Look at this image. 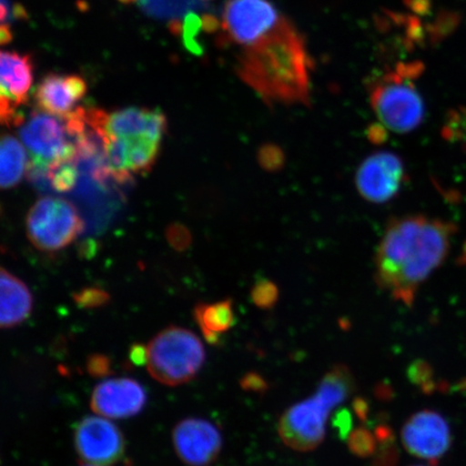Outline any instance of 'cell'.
<instances>
[{
	"mask_svg": "<svg viewBox=\"0 0 466 466\" xmlns=\"http://www.w3.org/2000/svg\"><path fill=\"white\" fill-rule=\"evenodd\" d=\"M241 386L244 390L256 393L266 392L268 390V383L265 379L258 374H255V372H249V374L244 376Z\"/></svg>",
	"mask_w": 466,
	"mask_h": 466,
	"instance_id": "d6a6232c",
	"label": "cell"
},
{
	"mask_svg": "<svg viewBox=\"0 0 466 466\" xmlns=\"http://www.w3.org/2000/svg\"><path fill=\"white\" fill-rule=\"evenodd\" d=\"M347 444L349 451L360 459L374 457L378 448L375 432H371V430L366 427L352 430L348 436Z\"/></svg>",
	"mask_w": 466,
	"mask_h": 466,
	"instance_id": "cb8c5ba5",
	"label": "cell"
},
{
	"mask_svg": "<svg viewBox=\"0 0 466 466\" xmlns=\"http://www.w3.org/2000/svg\"><path fill=\"white\" fill-rule=\"evenodd\" d=\"M84 466H100V465H91V464H86Z\"/></svg>",
	"mask_w": 466,
	"mask_h": 466,
	"instance_id": "f35d334b",
	"label": "cell"
},
{
	"mask_svg": "<svg viewBox=\"0 0 466 466\" xmlns=\"http://www.w3.org/2000/svg\"><path fill=\"white\" fill-rule=\"evenodd\" d=\"M130 360L136 365L147 364V346L133 345L130 349Z\"/></svg>",
	"mask_w": 466,
	"mask_h": 466,
	"instance_id": "836d02e7",
	"label": "cell"
},
{
	"mask_svg": "<svg viewBox=\"0 0 466 466\" xmlns=\"http://www.w3.org/2000/svg\"><path fill=\"white\" fill-rule=\"evenodd\" d=\"M86 80L77 75L49 74L34 92L38 110L66 118L86 95Z\"/></svg>",
	"mask_w": 466,
	"mask_h": 466,
	"instance_id": "2e32d148",
	"label": "cell"
},
{
	"mask_svg": "<svg viewBox=\"0 0 466 466\" xmlns=\"http://www.w3.org/2000/svg\"><path fill=\"white\" fill-rule=\"evenodd\" d=\"M13 40V32L8 26H3L0 28V42L3 45L9 44Z\"/></svg>",
	"mask_w": 466,
	"mask_h": 466,
	"instance_id": "8d00e7d4",
	"label": "cell"
},
{
	"mask_svg": "<svg viewBox=\"0 0 466 466\" xmlns=\"http://www.w3.org/2000/svg\"><path fill=\"white\" fill-rule=\"evenodd\" d=\"M2 104L0 116L3 125L21 127L25 116L19 113L21 105L27 103L34 81V63L28 55L3 51L2 54Z\"/></svg>",
	"mask_w": 466,
	"mask_h": 466,
	"instance_id": "5bb4252c",
	"label": "cell"
},
{
	"mask_svg": "<svg viewBox=\"0 0 466 466\" xmlns=\"http://www.w3.org/2000/svg\"><path fill=\"white\" fill-rule=\"evenodd\" d=\"M457 226L425 215L390 219L375 256V279L392 299L411 307L419 289L444 264Z\"/></svg>",
	"mask_w": 466,
	"mask_h": 466,
	"instance_id": "6da1fadb",
	"label": "cell"
},
{
	"mask_svg": "<svg viewBox=\"0 0 466 466\" xmlns=\"http://www.w3.org/2000/svg\"><path fill=\"white\" fill-rule=\"evenodd\" d=\"M405 450L430 464H439L451 450L452 436L450 424L440 412L424 410L410 418L401 428Z\"/></svg>",
	"mask_w": 466,
	"mask_h": 466,
	"instance_id": "30bf717a",
	"label": "cell"
},
{
	"mask_svg": "<svg viewBox=\"0 0 466 466\" xmlns=\"http://www.w3.org/2000/svg\"><path fill=\"white\" fill-rule=\"evenodd\" d=\"M91 124L102 137H146L162 141L167 131L166 115L159 109L127 107L112 114L93 109Z\"/></svg>",
	"mask_w": 466,
	"mask_h": 466,
	"instance_id": "7c38bea8",
	"label": "cell"
},
{
	"mask_svg": "<svg viewBox=\"0 0 466 466\" xmlns=\"http://www.w3.org/2000/svg\"><path fill=\"white\" fill-rule=\"evenodd\" d=\"M352 422L351 412L348 410L342 408L337 411L333 419V427L341 440H347L349 434L352 432Z\"/></svg>",
	"mask_w": 466,
	"mask_h": 466,
	"instance_id": "4dcf8cb0",
	"label": "cell"
},
{
	"mask_svg": "<svg viewBox=\"0 0 466 466\" xmlns=\"http://www.w3.org/2000/svg\"><path fill=\"white\" fill-rule=\"evenodd\" d=\"M204 362L206 351L200 338L178 326L161 330L147 346L146 366L163 386L178 387L194 380Z\"/></svg>",
	"mask_w": 466,
	"mask_h": 466,
	"instance_id": "277c9868",
	"label": "cell"
},
{
	"mask_svg": "<svg viewBox=\"0 0 466 466\" xmlns=\"http://www.w3.org/2000/svg\"><path fill=\"white\" fill-rule=\"evenodd\" d=\"M406 168L398 155L379 151L366 158L355 175V186L365 200L384 203L394 199L406 182Z\"/></svg>",
	"mask_w": 466,
	"mask_h": 466,
	"instance_id": "8fae6325",
	"label": "cell"
},
{
	"mask_svg": "<svg viewBox=\"0 0 466 466\" xmlns=\"http://www.w3.org/2000/svg\"><path fill=\"white\" fill-rule=\"evenodd\" d=\"M369 138L371 143L382 144L387 139V132L382 126H372L369 130Z\"/></svg>",
	"mask_w": 466,
	"mask_h": 466,
	"instance_id": "d590c367",
	"label": "cell"
},
{
	"mask_svg": "<svg viewBox=\"0 0 466 466\" xmlns=\"http://www.w3.org/2000/svg\"><path fill=\"white\" fill-rule=\"evenodd\" d=\"M79 158L61 161L51 166L46 175L48 186L56 192H68L75 188L78 182Z\"/></svg>",
	"mask_w": 466,
	"mask_h": 466,
	"instance_id": "7402d4cb",
	"label": "cell"
},
{
	"mask_svg": "<svg viewBox=\"0 0 466 466\" xmlns=\"http://www.w3.org/2000/svg\"><path fill=\"white\" fill-rule=\"evenodd\" d=\"M412 466H415V465H412ZM416 466H423V465H416Z\"/></svg>",
	"mask_w": 466,
	"mask_h": 466,
	"instance_id": "ab89813d",
	"label": "cell"
},
{
	"mask_svg": "<svg viewBox=\"0 0 466 466\" xmlns=\"http://www.w3.org/2000/svg\"><path fill=\"white\" fill-rule=\"evenodd\" d=\"M166 237L168 244L177 252H184L191 244V233L182 224H172L167 227Z\"/></svg>",
	"mask_w": 466,
	"mask_h": 466,
	"instance_id": "83f0119b",
	"label": "cell"
},
{
	"mask_svg": "<svg viewBox=\"0 0 466 466\" xmlns=\"http://www.w3.org/2000/svg\"><path fill=\"white\" fill-rule=\"evenodd\" d=\"M378 448L372 457V466H398L400 451L396 444L394 431L389 424H378L375 429Z\"/></svg>",
	"mask_w": 466,
	"mask_h": 466,
	"instance_id": "44dd1931",
	"label": "cell"
},
{
	"mask_svg": "<svg viewBox=\"0 0 466 466\" xmlns=\"http://www.w3.org/2000/svg\"><path fill=\"white\" fill-rule=\"evenodd\" d=\"M2 307L0 325L2 329H14L25 322L33 310V297L26 284L13 273L2 268Z\"/></svg>",
	"mask_w": 466,
	"mask_h": 466,
	"instance_id": "e0dca14e",
	"label": "cell"
},
{
	"mask_svg": "<svg viewBox=\"0 0 466 466\" xmlns=\"http://www.w3.org/2000/svg\"><path fill=\"white\" fill-rule=\"evenodd\" d=\"M194 317L203 337L212 346L219 345L221 338L236 324L235 309L231 299L214 304H198Z\"/></svg>",
	"mask_w": 466,
	"mask_h": 466,
	"instance_id": "ac0fdd59",
	"label": "cell"
},
{
	"mask_svg": "<svg viewBox=\"0 0 466 466\" xmlns=\"http://www.w3.org/2000/svg\"><path fill=\"white\" fill-rule=\"evenodd\" d=\"M74 446L80 461L91 465H113L126 452L124 434L110 419L101 416H87L76 424Z\"/></svg>",
	"mask_w": 466,
	"mask_h": 466,
	"instance_id": "9c48e42d",
	"label": "cell"
},
{
	"mask_svg": "<svg viewBox=\"0 0 466 466\" xmlns=\"http://www.w3.org/2000/svg\"><path fill=\"white\" fill-rule=\"evenodd\" d=\"M27 156L23 143L10 134H4L0 144V184L2 188L15 187L27 173Z\"/></svg>",
	"mask_w": 466,
	"mask_h": 466,
	"instance_id": "d6986e66",
	"label": "cell"
},
{
	"mask_svg": "<svg viewBox=\"0 0 466 466\" xmlns=\"http://www.w3.org/2000/svg\"><path fill=\"white\" fill-rule=\"evenodd\" d=\"M421 72V64L400 63L372 81L370 87L371 108L390 131L405 134L422 124L424 102L415 84Z\"/></svg>",
	"mask_w": 466,
	"mask_h": 466,
	"instance_id": "3957f363",
	"label": "cell"
},
{
	"mask_svg": "<svg viewBox=\"0 0 466 466\" xmlns=\"http://www.w3.org/2000/svg\"><path fill=\"white\" fill-rule=\"evenodd\" d=\"M26 10L11 0H2V25L10 27L15 21L26 19Z\"/></svg>",
	"mask_w": 466,
	"mask_h": 466,
	"instance_id": "f546056e",
	"label": "cell"
},
{
	"mask_svg": "<svg viewBox=\"0 0 466 466\" xmlns=\"http://www.w3.org/2000/svg\"><path fill=\"white\" fill-rule=\"evenodd\" d=\"M354 412L358 416L360 421L366 422L369 420L370 416V404L365 399H355L354 400Z\"/></svg>",
	"mask_w": 466,
	"mask_h": 466,
	"instance_id": "e575fe53",
	"label": "cell"
},
{
	"mask_svg": "<svg viewBox=\"0 0 466 466\" xmlns=\"http://www.w3.org/2000/svg\"><path fill=\"white\" fill-rule=\"evenodd\" d=\"M258 161L266 171L276 172L283 167L285 157L281 149L269 145L260 148Z\"/></svg>",
	"mask_w": 466,
	"mask_h": 466,
	"instance_id": "f1b7e54d",
	"label": "cell"
},
{
	"mask_svg": "<svg viewBox=\"0 0 466 466\" xmlns=\"http://www.w3.org/2000/svg\"><path fill=\"white\" fill-rule=\"evenodd\" d=\"M84 229V219L77 208L63 198H40L27 213L28 240L43 252L54 253L66 248Z\"/></svg>",
	"mask_w": 466,
	"mask_h": 466,
	"instance_id": "8992f818",
	"label": "cell"
},
{
	"mask_svg": "<svg viewBox=\"0 0 466 466\" xmlns=\"http://www.w3.org/2000/svg\"><path fill=\"white\" fill-rule=\"evenodd\" d=\"M318 395L299 401L284 411L278 423V433L284 445L299 452H310L322 444L330 412Z\"/></svg>",
	"mask_w": 466,
	"mask_h": 466,
	"instance_id": "ba28073f",
	"label": "cell"
},
{
	"mask_svg": "<svg viewBox=\"0 0 466 466\" xmlns=\"http://www.w3.org/2000/svg\"><path fill=\"white\" fill-rule=\"evenodd\" d=\"M21 142L31 155L27 177L35 184L48 185L46 175L56 163L78 158L75 138L66 120L37 110L20 129Z\"/></svg>",
	"mask_w": 466,
	"mask_h": 466,
	"instance_id": "5b68a950",
	"label": "cell"
},
{
	"mask_svg": "<svg viewBox=\"0 0 466 466\" xmlns=\"http://www.w3.org/2000/svg\"><path fill=\"white\" fill-rule=\"evenodd\" d=\"M209 0H141L142 7L157 16H177L191 8L201 7Z\"/></svg>",
	"mask_w": 466,
	"mask_h": 466,
	"instance_id": "603a6c76",
	"label": "cell"
},
{
	"mask_svg": "<svg viewBox=\"0 0 466 466\" xmlns=\"http://www.w3.org/2000/svg\"><path fill=\"white\" fill-rule=\"evenodd\" d=\"M311 72L306 40L285 15L238 56V77L269 105L310 103Z\"/></svg>",
	"mask_w": 466,
	"mask_h": 466,
	"instance_id": "7a4b0ae2",
	"label": "cell"
},
{
	"mask_svg": "<svg viewBox=\"0 0 466 466\" xmlns=\"http://www.w3.org/2000/svg\"><path fill=\"white\" fill-rule=\"evenodd\" d=\"M357 389L353 372L345 364H337L326 372L319 384L316 395L331 410L351 398Z\"/></svg>",
	"mask_w": 466,
	"mask_h": 466,
	"instance_id": "ffe728a7",
	"label": "cell"
},
{
	"mask_svg": "<svg viewBox=\"0 0 466 466\" xmlns=\"http://www.w3.org/2000/svg\"><path fill=\"white\" fill-rule=\"evenodd\" d=\"M147 400L141 383L131 378L108 379L93 390L90 406L96 415L127 419L138 415Z\"/></svg>",
	"mask_w": 466,
	"mask_h": 466,
	"instance_id": "9a60e30c",
	"label": "cell"
},
{
	"mask_svg": "<svg viewBox=\"0 0 466 466\" xmlns=\"http://www.w3.org/2000/svg\"><path fill=\"white\" fill-rule=\"evenodd\" d=\"M250 299L254 304L264 310L276 306L279 299V289L270 279H261L250 291Z\"/></svg>",
	"mask_w": 466,
	"mask_h": 466,
	"instance_id": "d4e9b609",
	"label": "cell"
},
{
	"mask_svg": "<svg viewBox=\"0 0 466 466\" xmlns=\"http://www.w3.org/2000/svg\"><path fill=\"white\" fill-rule=\"evenodd\" d=\"M283 16L270 0H228L219 26L227 42L242 48L271 31Z\"/></svg>",
	"mask_w": 466,
	"mask_h": 466,
	"instance_id": "52a82bcc",
	"label": "cell"
},
{
	"mask_svg": "<svg viewBox=\"0 0 466 466\" xmlns=\"http://www.w3.org/2000/svg\"><path fill=\"white\" fill-rule=\"evenodd\" d=\"M110 365L112 363H110L107 357L102 354H96L87 360L86 369L92 376L103 377L109 374Z\"/></svg>",
	"mask_w": 466,
	"mask_h": 466,
	"instance_id": "1f68e13d",
	"label": "cell"
},
{
	"mask_svg": "<svg viewBox=\"0 0 466 466\" xmlns=\"http://www.w3.org/2000/svg\"><path fill=\"white\" fill-rule=\"evenodd\" d=\"M73 299L81 309H95L108 304L110 296L102 289L86 288L74 294Z\"/></svg>",
	"mask_w": 466,
	"mask_h": 466,
	"instance_id": "4316f807",
	"label": "cell"
},
{
	"mask_svg": "<svg viewBox=\"0 0 466 466\" xmlns=\"http://www.w3.org/2000/svg\"><path fill=\"white\" fill-rule=\"evenodd\" d=\"M96 250V244L95 242H87L85 244L84 248H81V253H83L85 256H89V253L95 254Z\"/></svg>",
	"mask_w": 466,
	"mask_h": 466,
	"instance_id": "74e56055",
	"label": "cell"
},
{
	"mask_svg": "<svg viewBox=\"0 0 466 466\" xmlns=\"http://www.w3.org/2000/svg\"><path fill=\"white\" fill-rule=\"evenodd\" d=\"M175 453L188 466H208L217 461L223 437L217 425L201 418H187L175 425L172 433Z\"/></svg>",
	"mask_w": 466,
	"mask_h": 466,
	"instance_id": "4fadbf2b",
	"label": "cell"
},
{
	"mask_svg": "<svg viewBox=\"0 0 466 466\" xmlns=\"http://www.w3.org/2000/svg\"><path fill=\"white\" fill-rule=\"evenodd\" d=\"M407 376L415 386L422 389L424 393L434 391L432 367L424 360H416L408 367Z\"/></svg>",
	"mask_w": 466,
	"mask_h": 466,
	"instance_id": "484cf974",
	"label": "cell"
}]
</instances>
